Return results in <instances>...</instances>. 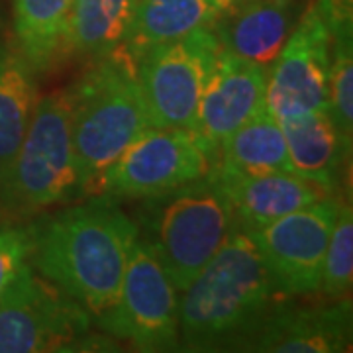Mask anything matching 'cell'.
Masks as SVG:
<instances>
[{
	"label": "cell",
	"mask_w": 353,
	"mask_h": 353,
	"mask_svg": "<svg viewBox=\"0 0 353 353\" xmlns=\"http://www.w3.org/2000/svg\"><path fill=\"white\" fill-rule=\"evenodd\" d=\"M36 77L14 32L0 22V179L24 138L39 99Z\"/></svg>",
	"instance_id": "obj_17"
},
{
	"label": "cell",
	"mask_w": 353,
	"mask_h": 353,
	"mask_svg": "<svg viewBox=\"0 0 353 353\" xmlns=\"http://www.w3.org/2000/svg\"><path fill=\"white\" fill-rule=\"evenodd\" d=\"M285 134L292 173L338 194L352 143L345 141L328 108L285 118L279 122Z\"/></svg>",
	"instance_id": "obj_16"
},
{
	"label": "cell",
	"mask_w": 353,
	"mask_h": 353,
	"mask_svg": "<svg viewBox=\"0 0 353 353\" xmlns=\"http://www.w3.org/2000/svg\"><path fill=\"white\" fill-rule=\"evenodd\" d=\"M328 110L345 141L353 139V30L332 32Z\"/></svg>",
	"instance_id": "obj_22"
},
{
	"label": "cell",
	"mask_w": 353,
	"mask_h": 353,
	"mask_svg": "<svg viewBox=\"0 0 353 353\" xmlns=\"http://www.w3.org/2000/svg\"><path fill=\"white\" fill-rule=\"evenodd\" d=\"M32 234L30 226L0 228V296L30 263Z\"/></svg>",
	"instance_id": "obj_24"
},
{
	"label": "cell",
	"mask_w": 353,
	"mask_h": 353,
	"mask_svg": "<svg viewBox=\"0 0 353 353\" xmlns=\"http://www.w3.org/2000/svg\"><path fill=\"white\" fill-rule=\"evenodd\" d=\"M299 20L296 0H245L212 26L222 50L269 69Z\"/></svg>",
	"instance_id": "obj_15"
},
{
	"label": "cell",
	"mask_w": 353,
	"mask_h": 353,
	"mask_svg": "<svg viewBox=\"0 0 353 353\" xmlns=\"http://www.w3.org/2000/svg\"><path fill=\"white\" fill-rule=\"evenodd\" d=\"M220 0H136L126 48L134 59L173 39L202 28H212L222 16Z\"/></svg>",
	"instance_id": "obj_18"
},
{
	"label": "cell",
	"mask_w": 353,
	"mask_h": 353,
	"mask_svg": "<svg viewBox=\"0 0 353 353\" xmlns=\"http://www.w3.org/2000/svg\"><path fill=\"white\" fill-rule=\"evenodd\" d=\"M179 294L181 292L163 265L138 236L118 296L94 326L112 340L128 343L136 352H176Z\"/></svg>",
	"instance_id": "obj_7"
},
{
	"label": "cell",
	"mask_w": 353,
	"mask_h": 353,
	"mask_svg": "<svg viewBox=\"0 0 353 353\" xmlns=\"http://www.w3.org/2000/svg\"><path fill=\"white\" fill-rule=\"evenodd\" d=\"M220 2H222L224 10H228V8H232V6H236V4H240V2H245V0H220Z\"/></svg>",
	"instance_id": "obj_25"
},
{
	"label": "cell",
	"mask_w": 353,
	"mask_h": 353,
	"mask_svg": "<svg viewBox=\"0 0 353 353\" xmlns=\"http://www.w3.org/2000/svg\"><path fill=\"white\" fill-rule=\"evenodd\" d=\"M216 167L240 175L292 173L283 128L267 106L224 141Z\"/></svg>",
	"instance_id": "obj_20"
},
{
	"label": "cell",
	"mask_w": 353,
	"mask_h": 353,
	"mask_svg": "<svg viewBox=\"0 0 353 353\" xmlns=\"http://www.w3.org/2000/svg\"><path fill=\"white\" fill-rule=\"evenodd\" d=\"M136 0H73L65 28L63 55L97 59L126 46Z\"/></svg>",
	"instance_id": "obj_19"
},
{
	"label": "cell",
	"mask_w": 353,
	"mask_h": 353,
	"mask_svg": "<svg viewBox=\"0 0 353 353\" xmlns=\"http://www.w3.org/2000/svg\"><path fill=\"white\" fill-rule=\"evenodd\" d=\"M341 202L340 194H332L248 234L281 296L320 292L324 255Z\"/></svg>",
	"instance_id": "obj_10"
},
{
	"label": "cell",
	"mask_w": 353,
	"mask_h": 353,
	"mask_svg": "<svg viewBox=\"0 0 353 353\" xmlns=\"http://www.w3.org/2000/svg\"><path fill=\"white\" fill-rule=\"evenodd\" d=\"M73 0H12V32L36 73L61 61Z\"/></svg>",
	"instance_id": "obj_21"
},
{
	"label": "cell",
	"mask_w": 353,
	"mask_h": 353,
	"mask_svg": "<svg viewBox=\"0 0 353 353\" xmlns=\"http://www.w3.org/2000/svg\"><path fill=\"white\" fill-rule=\"evenodd\" d=\"M352 350V301L296 306L287 299L265 320L248 352L343 353Z\"/></svg>",
	"instance_id": "obj_13"
},
{
	"label": "cell",
	"mask_w": 353,
	"mask_h": 353,
	"mask_svg": "<svg viewBox=\"0 0 353 353\" xmlns=\"http://www.w3.org/2000/svg\"><path fill=\"white\" fill-rule=\"evenodd\" d=\"M332 30L318 0L306 4L290 36L267 69L265 102L279 122L328 108Z\"/></svg>",
	"instance_id": "obj_11"
},
{
	"label": "cell",
	"mask_w": 353,
	"mask_h": 353,
	"mask_svg": "<svg viewBox=\"0 0 353 353\" xmlns=\"http://www.w3.org/2000/svg\"><path fill=\"white\" fill-rule=\"evenodd\" d=\"M222 51L212 28L141 53L138 79L153 128H194L196 108Z\"/></svg>",
	"instance_id": "obj_9"
},
{
	"label": "cell",
	"mask_w": 353,
	"mask_h": 353,
	"mask_svg": "<svg viewBox=\"0 0 353 353\" xmlns=\"http://www.w3.org/2000/svg\"><path fill=\"white\" fill-rule=\"evenodd\" d=\"M132 220L139 240L163 265L179 292L189 287L238 230L214 169L183 187L136 199Z\"/></svg>",
	"instance_id": "obj_4"
},
{
	"label": "cell",
	"mask_w": 353,
	"mask_h": 353,
	"mask_svg": "<svg viewBox=\"0 0 353 353\" xmlns=\"http://www.w3.org/2000/svg\"><path fill=\"white\" fill-rule=\"evenodd\" d=\"M265 90V67L243 61L224 50L220 51L212 75L202 90L192 128L216 159L224 141L253 114L267 106Z\"/></svg>",
	"instance_id": "obj_12"
},
{
	"label": "cell",
	"mask_w": 353,
	"mask_h": 353,
	"mask_svg": "<svg viewBox=\"0 0 353 353\" xmlns=\"http://www.w3.org/2000/svg\"><path fill=\"white\" fill-rule=\"evenodd\" d=\"M69 97L77 171L83 196H88L128 145L152 128L136 59L126 48L90 59Z\"/></svg>",
	"instance_id": "obj_3"
},
{
	"label": "cell",
	"mask_w": 353,
	"mask_h": 353,
	"mask_svg": "<svg viewBox=\"0 0 353 353\" xmlns=\"http://www.w3.org/2000/svg\"><path fill=\"white\" fill-rule=\"evenodd\" d=\"M83 199L71 136L69 87L39 94L32 120L4 176L0 208L34 218L51 206Z\"/></svg>",
	"instance_id": "obj_5"
},
{
	"label": "cell",
	"mask_w": 353,
	"mask_h": 353,
	"mask_svg": "<svg viewBox=\"0 0 353 353\" xmlns=\"http://www.w3.org/2000/svg\"><path fill=\"white\" fill-rule=\"evenodd\" d=\"M353 283V210L350 202H341L340 212L330 234L322 267L320 292L328 299L350 296Z\"/></svg>",
	"instance_id": "obj_23"
},
{
	"label": "cell",
	"mask_w": 353,
	"mask_h": 353,
	"mask_svg": "<svg viewBox=\"0 0 353 353\" xmlns=\"http://www.w3.org/2000/svg\"><path fill=\"white\" fill-rule=\"evenodd\" d=\"M181 352H248L279 294L252 238L236 230L181 292Z\"/></svg>",
	"instance_id": "obj_2"
},
{
	"label": "cell",
	"mask_w": 353,
	"mask_h": 353,
	"mask_svg": "<svg viewBox=\"0 0 353 353\" xmlns=\"http://www.w3.org/2000/svg\"><path fill=\"white\" fill-rule=\"evenodd\" d=\"M214 173L230 199L236 226L245 234L332 196L330 190L296 173L240 175L218 167Z\"/></svg>",
	"instance_id": "obj_14"
},
{
	"label": "cell",
	"mask_w": 353,
	"mask_h": 353,
	"mask_svg": "<svg viewBox=\"0 0 353 353\" xmlns=\"http://www.w3.org/2000/svg\"><path fill=\"white\" fill-rule=\"evenodd\" d=\"M114 341L87 310L28 263L0 296V353L90 352Z\"/></svg>",
	"instance_id": "obj_6"
},
{
	"label": "cell",
	"mask_w": 353,
	"mask_h": 353,
	"mask_svg": "<svg viewBox=\"0 0 353 353\" xmlns=\"http://www.w3.org/2000/svg\"><path fill=\"white\" fill-rule=\"evenodd\" d=\"M216 165V155L194 130L152 126L104 171L94 194L145 199L208 175Z\"/></svg>",
	"instance_id": "obj_8"
},
{
	"label": "cell",
	"mask_w": 353,
	"mask_h": 353,
	"mask_svg": "<svg viewBox=\"0 0 353 353\" xmlns=\"http://www.w3.org/2000/svg\"><path fill=\"white\" fill-rule=\"evenodd\" d=\"M30 265L79 303L94 324L118 296L138 226L106 194H88L34 216Z\"/></svg>",
	"instance_id": "obj_1"
}]
</instances>
